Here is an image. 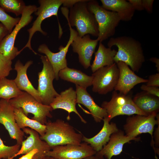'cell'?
<instances>
[{"label":"cell","mask_w":159,"mask_h":159,"mask_svg":"<svg viewBox=\"0 0 159 159\" xmlns=\"http://www.w3.org/2000/svg\"><path fill=\"white\" fill-rule=\"evenodd\" d=\"M108 47L114 46L118 48L114 58L115 62H122L134 72H138L145 59L142 44L138 41L127 36L111 37L107 44Z\"/></svg>","instance_id":"6da1fadb"},{"label":"cell","mask_w":159,"mask_h":159,"mask_svg":"<svg viewBox=\"0 0 159 159\" xmlns=\"http://www.w3.org/2000/svg\"><path fill=\"white\" fill-rule=\"evenodd\" d=\"M89 0H80L70 8L68 16V9L62 7L63 14L71 26H75L78 35L82 37L86 34H91L98 37V26L93 14L87 7V2Z\"/></svg>","instance_id":"7a4b0ae2"},{"label":"cell","mask_w":159,"mask_h":159,"mask_svg":"<svg viewBox=\"0 0 159 159\" xmlns=\"http://www.w3.org/2000/svg\"><path fill=\"white\" fill-rule=\"evenodd\" d=\"M45 125V133L40 138L51 148L60 145H79L82 141V133L76 132L71 125L62 119L48 121Z\"/></svg>","instance_id":"3957f363"},{"label":"cell","mask_w":159,"mask_h":159,"mask_svg":"<svg viewBox=\"0 0 159 159\" xmlns=\"http://www.w3.org/2000/svg\"><path fill=\"white\" fill-rule=\"evenodd\" d=\"M87 5L98 24L99 33L97 39L99 42H102L113 36L121 21L117 13L104 9L96 0H89Z\"/></svg>","instance_id":"277c9868"},{"label":"cell","mask_w":159,"mask_h":159,"mask_svg":"<svg viewBox=\"0 0 159 159\" xmlns=\"http://www.w3.org/2000/svg\"><path fill=\"white\" fill-rule=\"evenodd\" d=\"M14 108H21L24 114L28 116L33 115L31 119L45 125L47 117L52 118L50 113L53 110L51 106L44 105L37 101L32 95L24 91L19 96L9 100Z\"/></svg>","instance_id":"5b68a950"},{"label":"cell","mask_w":159,"mask_h":159,"mask_svg":"<svg viewBox=\"0 0 159 159\" xmlns=\"http://www.w3.org/2000/svg\"><path fill=\"white\" fill-rule=\"evenodd\" d=\"M101 107L106 110L109 122L115 117L119 115H148L138 108L131 97L118 93L115 90L112 92L110 100L108 102L104 101Z\"/></svg>","instance_id":"8992f818"},{"label":"cell","mask_w":159,"mask_h":159,"mask_svg":"<svg viewBox=\"0 0 159 159\" xmlns=\"http://www.w3.org/2000/svg\"><path fill=\"white\" fill-rule=\"evenodd\" d=\"M37 8L35 5L26 6L19 23L1 43L0 53L8 59L12 61L19 54L18 48L14 45L17 34L22 28L30 23L33 19L32 14L37 11Z\"/></svg>","instance_id":"52a82bcc"},{"label":"cell","mask_w":159,"mask_h":159,"mask_svg":"<svg viewBox=\"0 0 159 159\" xmlns=\"http://www.w3.org/2000/svg\"><path fill=\"white\" fill-rule=\"evenodd\" d=\"M38 2L40 6L37 8V11L34 12L37 16L33 23L32 27L27 29L29 33L28 41L26 45L20 51V53L24 48L28 47L35 54H37L32 48L31 42L34 34L37 32H40L44 35H47L46 32L43 31L41 28V24L45 19L53 16H55L58 18V12L60 6L63 4V0H39Z\"/></svg>","instance_id":"ba28073f"},{"label":"cell","mask_w":159,"mask_h":159,"mask_svg":"<svg viewBox=\"0 0 159 159\" xmlns=\"http://www.w3.org/2000/svg\"><path fill=\"white\" fill-rule=\"evenodd\" d=\"M40 59L43 64L42 70L39 72L37 91L42 104L50 105L54 99L59 95L55 90L53 82L55 79L52 67L46 56L41 55Z\"/></svg>","instance_id":"9c48e42d"},{"label":"cell","mask_w":159,"mask_h":159,"mask_svg":"<svg viewBox=\"0 0 159 159\" xmlns=\"http://www.w3.org/2000/svg\"><path fill=\"white\" fill-rule=\"evenodd\" d=\"M119 74V69L115 63L99 69L92 75L93 92L105 95L113 90L117 83Z\"/></svg>","instance_id":"30bf717a"},{"label":"cell","mask_w":159,"mask_h":159,"mask_svg":"<svg viewBox=\"0 0 159 159\" xmlns=\"http://www.w3.org/2000/svg\"><path fill=\"white\" fill-rule=\"evenodd\" d=\"M153 112L147 116L139 115L129 116L124 125L126 135L135 138L143 133H149L153 138L154 127L159 124V114Z\"/></svg>","instance_id":"8fae6325"},{"label":"cell","mask_w":159,"mask_h":159,"mask_svg":"<svg viewBox=\"0 0 159 159\" xmlns=\"http://www.w3.org/2000/svg\"><path fill=\"white\" fill-rule=\"evenodd\" d=\"M97 152L86 143L79 145L67 144L52 147L46 155L56 159H83L94 155Z\"/></svg>","instance_id":"7c38bea8"},{"label":"cell","mask_w":159,"mask_h":159,"mask_svg":"<svg viewBox=\"0 0 159 159\" xmlns=\"http://www.w3.org/2000/svg\"><path fill=\"white\" fill-rule=\"evenodd\" d=\"M68 24L70 32L69 40L65 46H60L59 48V52H53L45 44L39 45L38 49L39 52L44 54L47 57L52 67L55 74V79L57 80L59 79L58 74L59 72L67 67L66 54L75 36L78 34L77 31L73 29L69 24Z\"/></svg>","instance_id":"4fadbf2b"},{"label":"cell","mask_w":159,"mask_h":159,"mask_svg":"<svg viewBox=\"0 0 159 159\" xmlns=\"http://www.w3.org/2000/svg\"><path fill=\"white\" fill-rule=\"evenodd\" d=\"M14 109L9 100L0 99V124L4 126L10 138L21 145L24 133L16 123Z\"/></svg>","instance_id":"5bb4252c"},{"label":"cell","mask_w":159,"mask_h":159,"mask_svg":"<svg viewBox=\"0 0 159 159\" xmlns=\"http://www.w3.org/2000/svg\"><path fill=\"white\" fill-rule=\"evenodd\" d=\"M98 42L97 39H91L89 34L85 35L82 37L77 34L71 44L73 52L78 54L79 62L85 69L91 65L92 56Z\"/></svg>","instance_id":"9a60e30c"},{"label":"cell","mask_w":159,"mask_h":159,"mask_svg":"<svg viewBox=\"0 0 159 159\" xmlns=\"http://www.w3.org/2000/svg\"><path fill=\"white\" fill-rule=\"evenodd\" d=\"M24 133L29 136L22 142L21 148L16 154V156L24 155L31 151L37 149L38 152L34 156L36 157H41L46 155L50 150L51 147L45 141L40 138L39 133L31 128L25 127L22 129Z\"/></svg>","instance_id":"2e32d148"},{"label":"cell","mask_w":159,"mask_h":159,"mask_svg":"<svg viewBox=\"0 0 159 159\" xmlns=\"http://www.w3.org/2000/svg\"><path fill=\"white\" fill-rule=\"evenodd\" d=\"M116 64L119 69V74L115 90L126 95L136 85L148 82V79L137 75L125 63L119 61Z\"/></svg>","instance_id":"e0dca14e"},{"label":"cell","mask_w":159,"mask_h":159,"mask_svg":"<svg viewBox=\"0 0 159 159\" xmlns=\"http://www.w3.org/2000/svg\"><path fill=\"white\" fill-rule=\"evenodd\" d=\"M77 93L72 87H70L62 92L59 95L53 100L50 105L53 110L57 109H63L68 113L67 117L68 120H70V114L74 112L80 118L81 121L84 123L86 121L83 118L77 111L76 107L77 103Z\"/></svg>","instance_id":"ac0fdd59"},{"label":"cell","mask_w":159,"mask_h":159,"mask_svg":"<svg viewBox=\"0 0 159 159\" xmlns=\"http://www.w3.org/2000/svg\"><path fill=\"white\" fill-rule=\"evenodd\" d=\"M140 140L139 137L133 138L128 136L125 135L123 131L119 130L111 135L107 143L97 153L107 159H111L113 156L121 153L125 144L132 140L138 141Z\"/></svg>","instance_id":"d6986e66"},{"label":"cell","mask_w":159,"mask_h":159,"mask_svg":"<svg viewBox=\"0 0 159 159\" xmlns=\"http://www.w3.org/2000/svg\"><path fill=\"white\" fill-rule=\"evenodd\" d=\"M103 120V127L98 133L91 138L83 136L82 139V141L90 145L97 152L100 151L108 143L112 134L119 130L115 123H109L107 116L104 117Z\"/></svg>","instance_id":"ffe728a7"},{"label":"cell","mask_w":159,"mask_h":159,"mask_svg":"<svg viewBox=\"0 0 159 159\" xmlns=\"http://www.w3.org/2000/svg\"><path fill=\"white\" fill-rule=\"evenodd\" d=\"M32 64L33 61L29 60L24 65L20 60H18L14 65V68L17 72V76L14 80L19 89L30 94L37 101L42 103L37 90L33 87L27 74L28 68Z\"/></svg>","instance_id":"44dd1931"},{"label":"cell","mask_w":159,"mask_h":159,"mask_svg":"<svg viewBox=\"0 0 159 159\" xmlns=\"http://www.w3.org/2000/svg\"><path fill=\"white\" fill-rule=\"evenodd\" d=\"M77 93V103L81 104L90 111V114L96 122H100L107 114L106 110L98 105L88 92L86 89L75 85Z\"/></svg>","instance_id":"7402d4cb"},{"label":"cell","mask_w":159,"mask_h":159,"mask_svg":"<svg viewBox=\"0 0 159 159\" xmlns=\"http://www.w3.org/2000/svg\"><path fill=\"white\" fill-rule=\"evenodd\" d=\"M101 6L104 9L117 13L121 20L130 21L135 10L131 4L125 0H101Z\"/></svg>","instance_id":"603a6c76"},{"label":"cell","mask_w":159,"mask_h":159,"mask_svg":"<svg viewBox=\"0 0 159 159\" xmlns=\"http://www.w3.org/2000/svg\"><path fill=\"white\" fill-rule=\"evenodd\" d=\"M59 77L62 80L73 83L85 89L92 85V77L78 69L67 67L61 70Z\"/></svg>","instance_id":"cb8c5ba5"},{"label":"cell","mask_w":159,"mask_h":159,"mask_svg":"<svg viewBox=\"0 0 159 159\" xmlns=\"http://www.w3.org/2000/svg\"><path fill=\"white\" fill-rule=\"evenodd\" d=\"M117 51L106 47L102 42H100L98 49L95 54V57L91 65L93 73L102 67L111 66L115 62L114 58Z\"/></svg>","instance_id":"d4e9b609"},{"label":"cell","mask_w":159,"mask_h":159,"mask_svg":"<svg viewBox=\"0 0 159 159\" xmlns=\"http://www.w3.org/2000/svg\"><path fill=\"white\" fill-rule=\"evenodd\" d=\"M133 100L139 109L148 115L159 111V97L145 91L137 94Z\"/></svg>","instance_id":"484cf974"},{"label":"cell","mask_w":159,"mask_h":159,"mask_svg":"<svg viewBox=\"0 0 159 159\" xmlns=\"http://www.w3.org/2000/svg\"><path fill=\"white\" fill-rule=\"evenodd\" d=\"M14 112L16 122L20 128L22 129L28 127L37 132L40 136L44 135L46 131L45 125L28 118L21 108H14Z\"/></svg>","instance_id":"4316f807"},{"label":"cell","mask_w":159,"mask_h":159,"mask_svg":"<svg viewBox=\"0 0 159 159\" xmlns=\"http://www.w3.org/2000/svg\"><path fill=\"white\" fill-rule=\"evenodd\" d=\"M24 91L18 87L13 80L4 78L0 80V98L9 100L16 97Z\"/></svg>","instance_id":"83f0119b"},{"label":"cell","mask_w":159,"mask_h":159,"mask_svg":"<svg viewBox=\"0 0 159 159\" xmlns=\"http://www.w3.org/2000/svg\"><path fill=\"white\" fill-rule=\"evenodd\" d=\"M26 6L21 0H0V7L5 11L12 12L16 16L21 15Z\"/></svg>","instance_id":"f1b7e54d"},{"label":"cell","mask_w":159,"mask_h":159,"mask_svg":"<svg viewBox=\"0 0 159 159\" xmlns=\"http://www.w3.org/2000/svg\"><path fill=\"white\" fill-rule=\"evenodd\" d=\"M21 146L17 143L11 146H6L0 138V159H13L16 157Z\"/></svg>","instance_id":"f546056e"},{"label":"cell","mask_w":159,"mask_h":159,"mask_svg":"<svg viewBox=\"0 0 159 159\" xmlns=\"http://www.w3.org/2000/svg\"><path fill=\"white\" fill-rule=\"evenodd\" d=\"M20 18H14L7 14L0 7V22L6 28L9 34L19 23Z\"/></svg>","instance_id":"4dcf8cb0"},{"label":"cell","mask_w":159,"mask_h":159,"mask_svg":"<svg viewBox=\"0 0 159 159\" xmlns=\"http://www.w3.org/2000/svg\"><path fill=\"white\" fill-rule=\"evenodd\" d=\"M12 62L0 53V80L8 76L12 69Z\"/></svg>","instance_id":"1f68e13d"},{"label":"cell","mask_w":159,"mask_h":159,"mask_svg":"<svg viewBox=\"0 0 159 159\" xmlns=\"http://www.w3.org/2000/svg\"><path fill=\"white\" fill-rule=\"evenodd\" d=\"M140 89L150 95L159 97V87L144 84L141 86Z\"/></svg>","instance_id":"d6a6232c"},{"label":"cell","mask_w":159,"mask_h":159,"mask_svg":"<svg viewBox=\"0 0 159 159\" xmlns=\"http://www.w3.org/2000/svg\"><path fill=\"white\" fill-rule=\"evenodd\" d=\"M146 85L148 86L159 87V73L150 75Z\"/></svg>","instance_id":"836d02e7"},{"label":"cell","mask_w":159,"mask_h":159,"mask_svg":"<svg viewBox=\"0 0 159 159\" xmlns=\"http://www.w3.org/2000/svg\"><path fill=\"white\" fill-rule=\"evenodd\" d=\"M144 9L148 13H151L153 10V5L154 0H142Z\"/></svg>","instance_id":"e575fe53"},{"label":"cell","mask_w":159,"mask_h":159,"mask_svg":"<svg viewBox=\"0 0 159 159\" xmlns=\"http://www.w3.org/2000/svg\"><path fill=\"white\" fill-rule=\"evenodd\" d=\"M128 1L131 4L135 10L141 11L144 10L142 0H128Z\"/></svg>","instance_id":"d590c367"},{"label":"cell","mask_w":159,"mask_h":159,"mask_svg":"<svg viewBox=\"0 0 159 159\" xmlns=\"http://www.w3.org/2000/svg\"><path fill=\"white\" fill-rule=\"evenodd\" d=\"M9 34L6 28L0 22V44L3 39Z\"/></svg>","instance_id":"8d00e7d4"},{"label":"cell","mask_w":159,"mask_h":159,"mask_svg":"<svg viewBox=\"0 0 159 159\" xmlns=\"http://www.w3.org/2000/svg\"><path fill=\"white\" fill-rule=\"evenodd\" d=\"M38 152V150H34L28 153L24 154L18 159H32L34 156Z\"/></svg>","instance_id":"74e56055"},{"label":"cell","mask_w":159,"mask_h":159,"mask_svg":"<svg viewBox=\"0 0 159 159\" xmlns=\"http://www.w3.org/2000/svg\"><path fill=\"white\" fill-rule=\"evenodd\" d=\"M80 0H64L63 5L65 7L70 8Z\"/></svg>","instance_id":"f35d334b"},{"label":"cell","mask_w":159,"mask_h":159,"mask_svg":"<svg viewBox=\"0 0 159 159\" xmlns=\"http://www.w3.org/2000/svg\"><path fill=\"white\" fill-rule=\"evenodd\" d=\"M150 60L155 64V67L158 72L159 73V59L158 58L153 57L150 58Z\"/></svg>","instance_id":"ab89813d"},{"label":"cell","mask_w":159,"mask_h":159,"mask_svg":"<svg viewBox=\"0 0 159 159\" xmlns=\"http://www.w3.org/2000/svg\"><path fill=\"white\" fill-rule=\"evenodd\" d=\"M158 125V127L156 129L155 132V145L157 147L159 146V125Z\"/></svg>","instance_id":"60d3db41"},{"label":"cell","mask_w":159,"mask_h":159,"mask_svg":"<svg viewBox=\"0 0 159 159\" xmlns=\"http://www.w3.org/2000/svg\"><path fill=\"white\" fill-rule=\"evenodd\" d=\"M32 159H56L52 157L45 155L42 157L37 158L33 157Z\"/></svg>","instance_id":"b9f144b4"},{"label":"cell","mask_w":159,"mask_h":159,"mask_svg":"<svg viewBox=\"0 0 159 159\" xmlns=\"http://www.w3.org/2000/svg\"><path fill=\"white\" fill-rule=\"evenodd\" d=\"M95 155L93 159H104V156L100 155L97 152Z\"/></svg>","instance_id":"7bdbcfd3"},{"label":"cell","mask_w":159,"mask_h":159,"mask_svg":"<svg viewBox=\"0 0 159 159\" xmlns=\"http://www.w3.org/2000/svg\"><path fill=\"white\" fill-rule=\"evenodd\" d=\"M94 158V155L88 157L84 158L83 159H93Z\"/></svg>","instance_id":"ee69618b"}]
</instances>
